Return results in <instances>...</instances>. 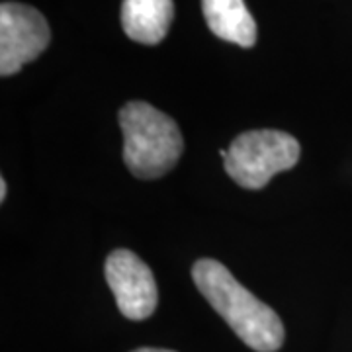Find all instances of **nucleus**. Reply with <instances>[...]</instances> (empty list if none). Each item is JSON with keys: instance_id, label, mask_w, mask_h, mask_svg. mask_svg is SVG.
I'll return each mask as SVG.
<instances>
[{"instance_id": "nucleus-1", "label": "nucleus", "mask_w": 352, "mask_h": 352, "mask_svg": "<svg viewBox=\"0 0 352 352\" xmlns=\"http://www.w3.org/2000/svg\"><path fill=\"white\" fill-rule=\"evenodd\" d=\"M192 280L206 302L249 349L256 352L280 351L284 323L278 314L237 282L223 264L214 258H200L192 266Z\"/></svg>"}, {"instance_id": "nucleus-2", "label": "nucleus", "mask_w": 352, "mask_h": 352, "mask_svg": "<svg viewBox=\"0 0 352 352\" xmlns=\"http://www.w3.org/2000/svg\"><path fill=\"white\" fill-rule=\"evenodd\" d=\"M118 118L124 133V161L131 175L153 180L175 168L184 139L170 116L147 102H127Z\"/></svg>"}, {"instance_id": "nucleus-3", "label": "nucleus", "mask_w": 352, "mask_h": 352, "mask_svg": "<svg viewBox=\"0 0 352 352\" xmlns=\"http://www.w3.org/2000/svg\"><path fill=\"white\" fill-rule=\"evenodd\" d=\"M300 143L280 129L245 131L227 149L226 173L247 190L264 188L270 178L294 168L300 161Z\"/></svg>"}, {"instance_id": "nucleus-4", "label": "nucleus", "mask_w": 352, "mask_h": 352, "mask_svg": "<svg viewBox=\"0 0 352 352\" xmlns=\"http://www.w3.org/2000/svg\"><path fill=\"white\" fill-rule=\"evenodd\" d=\"M51 30L43 14L20 2L0 6V75H16L47 50Z\"/></svg>"}, {"instance_id": "nucleus-5", "label": "nucleus", "mask_w": 352, "mask_h": 352, "mask_svg": "<svg viewBox=\"0 0 352 352\" xmlns=\"http://www.w3.org/2000/svg\"><path fill=\"white\" fill-rule=\"evenodd\" d=\"M106 282L112 289L118 309L131 321L151 317L159 303V289L151 268L127 249H116L104 264Z\"/></svg>"}, {"instance_id": "nucleus-6", "label": "nucleus", "mask_w": 352, "mask_h": 352, "mask_svg": "<svg viewBox=\"0 0 352 352\" xmlns=\"http://www.w3.org/2000/svg\"><path fill=\"white\" fill-rule=\"evenodd\" d=\"M173 18V0H124L122 4V28L126 36L143 45L161 43Z\"/></svg>"}, {"instance_id": "nucleus-7", "label": "nucleus", "mask_w": 352, "mask_h": 352, "mask_svg": "<svg viewBox=\"0 0 352 352\" xmlns=\"http://www.w3.org/2000/svg\"><path fill=\"white\" fill-rule=\"evenodd\" d=\"M206 24L217 38L239 47L256 43V22L245 0H201Z\"/></svg>"}, {"instance_id": "nucleus-8", "label": "nucleus", "mask_w": 352, "mask_h": 352, "mask_svg": "<svg viewBox=\"0 0 352 352\" xmlns=\"http://www.w3.org/2000/svg\"><path fill=\"white\" fill-rule=\"evenodd\" d=\"M6 194H8V186H6V180L0 178V201L6 200Z\"/></svg>"}, {"instance_id": "nucleus-9", "label": "nucleus", "mask_w": 352, "mask_h": 352, "mask_svg": "<svg viewBox=\"0 0 352 352\" xmlns=\"http://www.w3.org/2000/svg\"><path fill=\"white\" fill-rule=\"evenodd\" d=\"M133 352H175V351H166V349H151V346H145V349H138Z\"/></svg>"}]
</instances>
